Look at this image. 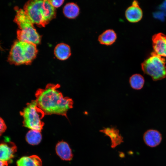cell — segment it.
Segmentation results:
<instances>
[{
	"mask_svg": "<svg viewBox=\"0 0 166 166\" xmlns=\"http://www.w3.org/2000/svg\"><path fill=\"white\" fill-rule=\"evenodd\" d=\"M23 10L32 22L44 27L56 15L55 8L49 0H30L25 4Z\"/></svg>",
	"mask_w": 166,
	"mask_h": 166,
	"instance_id": "2",
	"label": "cell"
},
{
	"mask_svg": "<svg viewBox=\"0 0 166 166\" xmlns=\"http://www.w3.org/2000/svg\"><path fill=\"white\" fill-rule=\"evenodd\" d=\"M144 139L147 145L151 147H154L159 144L162 137L161 134L158 131L149 130L144 134Z\"/></svg>",
	"mask_w": 166,
	"mask_h": 166,
	"instance_id": "10",
	"label": "cell"
},
{
	"mask_svg": "<svg viewBox=\"0 0 166 166\" xmlns=\"http://www.w3.org/2000/svg\"><path fill=\"white\" fill-rule=\"evenodd\" d=\"M165 59L156 53H152L151 56L141 64L144 73L150 76L154 81L166 77Z\"/></svg>",
	"mask_w": 166,
	"mask_h": 166,
	"instance_id": "6",
	"label": "cell"
},
{
	"mask_svg": "<svg viewBox=\"0 0 166 166\" xmlns=\"http://www.w3.org/2000/svg\"><path fill=\"white\" fill-rule=\"evenodd\" d=\"M38 51L34 43L16 41L12 46L7 60L11 64L29 65L36 57Z\"/></svg>",
	"mask_w": 166,
	"mask_h": 166,
	"instance_id": "3",
	"label": "cell"
},
{
	"mask_svg": "<svg viewBox=\"0 0 166 166\" xmlns=\"http://www.w3.org/2000/svg\"><path fill=\"white\" fill-rule=\"evenodd\" d=\"M20 113L23 117L24 127L41 132L44 124L41 120L45 114L38 107L35 100L27 103L26 106Z\"/></svg>",
	"mask_w": 166,
	"mask_h": 166,
	"instance_id": "5",
	"label": "cell"
},
{
	"mask_svg": "<svg viewBox=\"0 0 166 166\" xmlns=\"http://www.w3.org/2000/svg\"><path fill=\"white\" fill-rule=\"evenodd\" d=\"M152 41L154 52L161 57H166V36L158 33L153 36Z\"/></svg>",
	"mask_w": 166,
	"mask_h": 166,
	"instance_id": "9",
	"label": "cell"
},
{
	"mask_svg": "<svg viewBox=\"0 0 166 166\" xmlns=\"http://www.w3.org/2000/svg\"><path fill=\"white\" fill-rule=\"evenodd\" d=\"M8 165V163L3 162L0 160V166H6Z\"/></svg>",
	"mask_w": 166,
	"mask_h": 166,
	"instance_id": "21",
	"label": "cell"
},
{
	"mask_svg": "<svg viewBox=\"0 0 166 166\" xmlns=\"http://www.w3.org/2000/svg\"><path fill=\"white\" fill-rule=\"evenodd\" d=\"M117 38V34L114 30L109 29L106 30L100 35L98 40L102 45H110L115 42Z\"/></svg>",
	"mask_w": 166,
	"mask_h": 166,
	"instance_id": "12",
	"label": "cell"
},
{
	"mask_svg": "<svg viewBox=\"0 0 166 166\" xmlns=\"http://www.w3.org/2000/svg\"><path fill=\"white\" fill-rule=\"evenodd\" d=\"M16 151V146L12 142L10 141L0 144V160L8 162L14 157Z\"/></svg>",
	"mask_w": 166,
	"mask_h": 166,
	"instance_id": "8",
	"label": "cell"
},
{
	"mask_svg": "<svg viewBox=\"0 0 166 166\" xmlns=\"http://www.w3.org/2000/svg\"><path fill=\"white\" fill-rule=\"evenodd\" d=\"M50 4L55 8L59 7L63 3L64 0H49Z\"/></svg>",
	"mask_w": 166,
	"mask_h": 166,
	"instance_id": "19",
	"label": "cell"
},
{
	"mask_svg": "<svg viewBox=\"0 0 166 166\" xmlns=\"http://www.w3.org/2000/svg\"><path fill=\"white\" fill-rule=\"evenodd\" d=\"M110 138L112 147H115L123 142V138L119 135V131L114 128H107L100 131Z\"/></svg>",
	"mask_w": 166,
	"mask_h": 166,
	"instance_id": "13",
	"label": "cell"
},
{
	"mask_svg": "<svg viewBox=\"0 0 166 166\" xmlns=\"http://www.w3.org/2000/svg\"><path fill=\"white\" fill-rule=\"evenodd\" d=\"M17 166H42V161L37 156H23L17 161Z\"/></svg>",
	"mask_w": 166,
	"mask_h": 166,
	"instance_id": "14",
	"label": "cell"
},
{
	"mask_svg": "<svg viewBox=\"0 0 166 166\" xmlns=\"http://www.w3.org/2000/svg\"><path fill=\"white\" fill-rule=\"evenodd\" d=\"M14 21L19 30L17 32L18 41L31 42L36 45L41 42V37L34 26V24L25 13L23 9L17 10Z\"/></svg>",
	"mask_w": 166,
	"mask_h": 166,
	"instance_id": "4",
	"label": "cell"
},
{
	"mask_svg": "<svg viewBox=\"0 0 166 166\" xmlns=\"http://www.w3.org/2000/svg\"><path fill=\"white\" fill-rule=\"evenodd\" d=\"M40 132L30 130L26 134V140L27 142L32 145L39 144L42 139Z\"/></svg>",
	"mask_w": 166,
	"mask_h": 166,
	"instance_id": "17",
	"label": "cell"
},
{
	"mask_svg": "<svg viewBox=\"0 0 166 166\" xmlns=\"http://www.w3.org/2000/svg\"><path fill=\"white\" fill-rule=\"evenodd\" d=\"M63 13L65 16L69 18H74L79 14L80 9L76 4L71 2L66 4L64 7Z\"/></svg>",
	"mask_w": 166,
	"mask_h": 166,
	"instance_id": "16",
	"label": "cell"
},
{
	"mask_svg": "<svg viewBox=\"0 0 166 166\" xmlns=\"http://www.w3.org/2000/svg\"><path fill=\"white\" fill-rule=\"evenodd\" d=\"M60 86L59 84H48L44 89H38L35 101L45 114H55L67 117V112L73 107V102L71 98L64 97L57 90Z\"/></svg>",
	"mask_w": 166,
	"mask_h": 166,
	"instance_id": "1",
	"label": "cell"
},
{
	"mask_svg": "<svg viewBox=\"0 0 166 166\" xmlns=\"http://www.w3.org/2000/svg\"><path fill=\"white\" fill-rule=\"evenodd\" d=\"M129 82L133 89L138 90L141 89L143 86L144 80L141 75L136 74L133 75L130 78Z\"/></svg>",
	"mask_w": 166,
	"mask_h": 166,
	"instance_id": "18",
	"label": "cell"
},
{
	"mask_svg": "<svg viewBox=\"0 0 166 166\" xmlns=\"http://www.w3.org/2000/svg\"><path fill=\"white\" fill-rule=\"evenodd\" d=\"M57 155L63 160H70L73 157L71 150L68 144L64 141L58 142L56 146Z\"/></svg>",
	"mask_w": 166,
	"mask_h": 166,
	"instance_id": "11",
	"label": "cell"
},
{
	"mask_svg": "<svg viewBox=\"0 0 166 166\" xmlns=\"http://www.w3.org/2000/svg\"><path fill=\"white\" fill-rule=\"evenodd\" d=\"M6 126L3 120L0 117V136L5 131Z\"/></svg>",
	"mask_w": 166,
	"mask_h": 166,
	"instance_id": "20",
	"label": "cell"
},
{
	"mask_svg": "<svg viewBox=\"0 0 166 166\" xmlns=\"http://www.w3.org/2000/svg\"><path fill=\"white\" fill-rule=\"evenodd\" d=\"M54 53L57 58L61 60L67 59L71 55L69 46L63 43L59 44L56 46Z\"/></svg>",
	"mask_w": 166,
	"mask_h": 166,
	"instance_id": "15",
	"label": "cell"
},
{
	"mask_svg": "<svg viewBox=\"0 0 166 166\" xmlns=\"http://www.w3.org/2000/svg\"><path fill=\"white\" fill-rule=\"evenodd\" d=\"M125 16L126 19L132 23L137 22L141 19L143 12L137 1H134L132 5L126 9Z\"/></svg>",
	"mask_w": 166,
	"mask_h": 166,
	"instance_id": "7",
	"label": "cell"
}]
</instances>
